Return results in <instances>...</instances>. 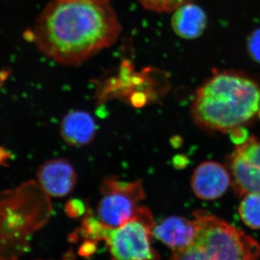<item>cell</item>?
Segmentation results:
<instances>
[{
    "mask_svg": "<svg viewBox=\"0 0 260 260\" xmlns=\"http://www.w3.org/2000/svg\"><path fill=\"white\" fill-rule=\"evenodd\" d=\"M121 31L110 0H53L29 36L47 57L77 67L110 47Z\"/></svg>",
    "mask_w": 260,
    "mask_h": 260,
    "instance_id": "cell-1",
    "label": "cell"
},
{
    "mask_svg": "<svg viewBox=\"0 0 260 260\" xmlns=\"http://www.w3.org/2000/svg\"><path fill=\"white\" fill-rule=\"evenodd\" d=\"M191 115L205 131L244 127L260 117V82L244 72L215 71L195 92Z\"/></svg>",
    "mask_w": 260,
    "mask_h": 260,
    "instance_id": "cell-2",
    "label": "cell"
},
{
    "mask_svg": "<svg viewBox=\"0 0 260 260\" xmlns=\"http://www.w3.org/2000/svg\"><path fill=\"white\" fill-rule=\"evenodd\" d=\"M196 233L186 247L173 251L170 260H256L260 246L237 228L205 211L194 214Z\"/></svg>",
    "mask_w": 260,
    "mask_h": 260,
    "instance_id": "cell-3",
    "label": "cell"
},
{
    "mask_svg": "<svg viewBox=\"0 0 260 260\" xmlns=\"http://www.w3.org/2000/svg\"><path fill=\"white\" fill-rule=\"evenodd\" d=\"M155 224L150 210L141 205L134 218L110 229L105 242L112 260H159L150 242Z\"/></svg>",
    "mask_w": 260,
    "mask_h": 260,
    "instance_id": "cell-4",
    "label": "cell"
},
{
    "mask_svg": "<svg viewBox=\"0 0 260 260\" xmlns=\"http://www.w3.org/2000/svg\"><path fill=\"white\" fill-rule=\"evenodd\" d=\"M102 198L96 208L97 218L106 226L115 229L135 218L140 203L145 198L142 181L106 178L101 186Z\"/></svg>",
    "mask_w": 260,
    "mask_h": 260,
    "instance_id": "cell-5",
    "label": "cell"
},
{
    "mask_svg": "<svg viewBox=\"0 0 260 260\" xmlns=\"http://www.w3.org/2000/svg\"><path fill=\"white\" fill-rule=\"evenodd\" d=\"M226 167L237 197L251 192L260 194V139L251 136L236 145L228 157Z\"/></svg>",
    "mask_w": 260,
    "mask_h": 260,
    "instance_id": "cell-6",
    "label": "cell"
},
{
    "mask_svg": "<svg viewBox=\"0 0 260 260\" xmlns=\"http://www.w3.org/2000/svg\"><path fill=\"white\" fill-rule=\"evenodd\" d=\"M78 181L75 168L67 159L58 158L47 160L39 167L37 184L48 197L61 198L74 190Z\"/></svg>",
    "mask_w": 260,
    "mask_h": 260,
    "instance_id": "cell-7",
    "label": "cell"
},
{
    "mask_svg": "<svg viewBox=\"0 0 260 260\" xmlns=\"http://www.w3.org/2000/svg\"><path fill=\"white\" fill-rule=\"evenodd\" d=\"M232 186L227 167L220 162L205 161L198 166L191 177V190L197 198L207 201L219 199Z\"/></svg>",
    "mask_w": 260,
    "mask_h": 260,
    "instance_id": "cell-8",
    "label": "cell"
},
{
    "mask_svg": "<svg viewBox=\"0 0 260 260\" xmlns=\"http://www.w3.org/2000/svg\"><path fill=\"white\" fill-rule=\"evenodd\" d=\"M196 233L194 219L173 215L155 224L152 236L173 251L179 250L189 245Z\"/></svg>",
    "mask_w": 260,
    "mask_h": 260,
    "instance_id": "cell-9",
    "label": "cell"
},
{
    "mask_svg": "<svg viewBox=\"0 0 260 260\" xmlns=\"http://www.w3.org/2000/svg\"><path fill=\"white\" fill-rule=\"evenodd\" d=\"M96 123L90 113L83 110L68 112L61 119L59 133L64 143L70 146L88 145L95 138Z\"/></svg>",
    "mask_w": 260,
    "mask_h": 260,
    "instance_id": "cell-10",
    "label": "cell"
},
{
    "mask_svg": "<svg viewBox=\"0 0 260 260\" xmlns=\"http://www.w3.org/2000/svg\"><path fill=\"white\" fill-rule=\"evenodd\" d=\"M208 23L206 13L198 5L188 3L174 10L172 26L175 34L184 39H197L203 34Z\"/></svg>",
    "mask_w": 260,
    "mask_h": 260,
    "instance_id": "cell-11",
    "label": "cell"
},
{
    "mask_svg": "<svg viewBox=\"0 0 260 260\" xmlns=\"http://www.w3.org/2000/svg\"><path fill=\"white\" fill-rule=\"evenodd\" d=\"M238 212L246 226L254 230L260 229V194L251 192L243 195Z\"/></svg>",
    "mask_w": 260,
    "mask_h": 260,
    "instance_id": "cell-12",
    "label": "cell"
},
{
    "mask_svg": "<svg viewBox=\"0 0 260 260\" xmlns=\"http://www.w3.org/2000/svg\"><path fill=\"white\" fill-rule=\"evenodd\" d=\"M146 10L155 13H170L191 0H138Z\"/></svg>",
    "mask_w": 260,
    "mask_h": 260,
    "instance_id": "cell-13",
    "label": "cell"
},
{
    "mask_svg": "<svg viewBox=\"0 0 260 260\" xmlns=\"http://www.w3.org/2000/svg\"><path fill=\"white\" fill-rule=\"evenodd\" d=\"M247 49L251 59L260 64V28L254 30L249 36Z\"/></svg>",
    "mask_w": 260,
    "mask_h": 260,
    "instance_id": "cell-14",
    "label": "cell"
},
{
    "mask_svg": "<svg viewBox=\"0 0 260 260\" xmlns=\"http://www.w3.org/2000/svg\"><path fill=\"white\" fill-rule=\"evenodd\" d=\"M85 207L83 203L78 200H74L69 202L66 206V211L70 217L77 218L82 215L85 211Z\"/></svg>",
    "mask_w": 260,
    "mask_h": 260,
    "instance_id": "cell-15",
    "label": "cell"
}]
</instances>
